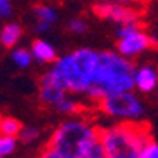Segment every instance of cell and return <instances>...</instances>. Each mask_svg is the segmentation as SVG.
I'll return each mask as SVG.
<instances>
[{
	"mask_svg": "<svg viewBox=\"0 0 158 158\" xmlns=\"http://www.w3.org/2000/svg\"><path fill=\"white\" fill-rule=\"evenodd\" d=\"M134 73L135 66L129 57L122 56L118 51H101L94 84L87 90L85 98L98 102L108 94L134 90Z\"/></svg>",
	"mask_w": 158,
	"mask_h": 158,
	"instance_id": "obj_1",
	"label": "cell"
},
{
	"mask_svg": "<svg viewBox=\"0 0 158 158\" xmlns=\"http://www.w3.org/2000/svg\"><path fill=\"white\" fill-rule=\"evenodd\" d=\"M99 139L106 149L108 158H141L144 144L148 143L149 127L141 122H116L101 127Z\"/></svg>",
	"mask_w": 158,
	"mask_h": 158,
	"instance_id": "obj_2",
	"label": "cell"
},
{
	"mask_svg": "<svg viewBox=\"0 0 158 158\" xmlns=\"http://www.w3.org/2000/svg\"><path fill=\"white\" fill-rule=\"evenodd\" d=\"M99 63V52L94 49H75L52 63V68L64 82L70 94L85 96L94 84V75Z\"/></svg>",
	"mask_w": 158,
	"mask_h": 158,
	"instance_id": "obj_3",
	"label": "cell"
},
{
	"mask_svg": "<svg viewBox=\"0 0 158 158\" xmlns=\"http://www.w3.org/2000/svg\"><path fill=\"white\" fill-rule=\"evenodd\" d=\"M99 130L87 118H71L52 130L47 146L66 158H84L87 149L99 141Z\"/></svg>",
	"mask_w": 158,
	"mask_h": 158,
	"instance_id": "obj_4",
	"label": "cell"
},
{
	"mask_svg": "<svg viewBox=\"0 0 158 158\" xmlns=\"http://www.w3.org/2000/svg\"><path fill=\"white\" fill-rule=\"evenodd\" d=\"M98 108L102 115L116 122H141L144 116L143 101L132 90L108 94L98 101Z\"/></svg>",
	"mask_w": 158,
	"mask_h": 158,
	"instance_id": "obj_5",
	"label": "cell"
},
{
	"mask_svg": "<svg viewBox=\"0 0 158 158\" xmlns=\"http://www.w3.org/2000/svg\"><path fill=\"white\" fill-rule=\"evenodd\" d=\"M116 35H118L116 51L120 52L122 56L129 57V59L139 56V54H143V52L149 51L156 45V40L144 31L137 21L118 26Z\"/></svg>",
	"mask_w": 158,
	"mask_h": 158,
	"instance_id": "obj_6",
	"label": "cell"
},
{
	"mask_svg": "<svg viewBox=\"0 0 158 158\" xmlns=\"http://www.w3.org/2000/svg\"><path fill=\"white\" fill-rule=\"evenodd\" d=\"M40 101L44 104H49V106H56L59 101L70 94V90L66 89L64 82L61 80V77L56 73L54 68H51L49 71H45L40 80Z\"/></svg>",
	"mask_w": 158,
	"mask_h": 158,
	"instance_id": "obj_7",
	"label": "cell"
},
{
	"mask_svg": "<svg viewBox=\"0 0 158 158\" xmlns=\"http://www.w3.org/2000/svg\"><path fill=\"white\" fill-rule=\"evenodd\" d=\"M92 12L101 19L113 21V23H116L118 26L132 23V21H137V14H135V10H132V7L113 4L110 0H101L98 4H94Z\"/></svg>",
	"mask_w": 158,
	"mask_h": 158,
	"instance_id": "obj_8",
	"label": "cell"
},
{
	"mask_svg": "<svg viewBox=\"0 0 158 158\" xmlns=\"http://www.w3.org/2000/svg\"><path fill=\"white\" fill-rule=\"evenodd\" d=\"M134 89L141 94H151L158 89V70L153 66L143 64L135 68Z\"/></svg>",
	"mask_w": 158,
	"mask_h": 158,
	"instance_id": "obj_9",
	"label": "cell"
},
{
	"mask_svg": "<svg viewBox=\"0 0 158 158\" xmlns=\"http://www.w3.org/2000/svg\"><path fill=\"white\" fill-rule=\"evenodd\" d=\"M33 18H35V31L45 33L51 30V26L57 21V12L54 7L47 4H38L33 7Z\"/></svg>",
	"mask_w": 158,
	"mask_h": 158,
	"instance_id": "obj_10",
	"label": "cell"
},
{
	"mask_svg": "<svg viewBox=\"0 0 158 158\" xmlns=\"http://www.w3.org/2000/svg\"><path fill=\"white\" fill-rule=\"evenodd\" d=\"M31 54H33V59L38 61V63H56L57 56H56V49L51 45L49 42L38 38L31 44Z\"/></svg>",
	"mask_w": 158,
	"mask_h": 158,
	"instance_id": "obj_11",
	"label": "cell"
},
{
	"mask_svg": "<svg viewBox=\"0 0 158 158\" xmlns=\"http://www.w3.org/2000/svg\"><path fill=\"white\" fill-rule=\"evenodd\" d=\"M23 37V28L18 23H7L0 31V42L7 49H12Z\"/></svg>",
	"mask_w": 158,
	"mask_h": 158,
	"instance_id": "obj_12",
	"label": "cell"
},
{
	"mask_svg": "<svg viewBox=\"0 0 158 158\" xmlns=\"http://www.w3.org/2000/svg\"><path fill=\"white\" fill-rule=\"evenodd\" d=\"M73 96H75V94H73ZM73 96L68 94V96H66L63 101L57 102L54 108H56L59 113H63V115H77V113H80V111H82V102L77 101Z\"/></svg>",
	"mask_w": 158,
	"mask_h": 158,
	"instance_id": "obj_13",
	"label": "cell"
},
{
	"mask_svg": "<svg viewBox=\"0 0 158 158\" xmlns=\"http://www.w3.org/2000/svg\"><path fill=\"white\" fill-rule=\"evenodd\" d=\"M21 129H23V123L18 118H14V116H2L0 130H2L4 135H19Z\"/></svg>",
	"mask_w": 158,
	"mask_h": 158,
	"instance_id": "obj_14",
	"label": "cell"
},
{
	"mask_svg": "<svg viewBox=\"0 0 158 158\" xmlns=\"http://www.w3.org/2000/svg\"><path fill=\"white\" fill-rule=\"evenodd\" d=\"M10 59H12V63L18 68L24 70V68H28L33 63V54L28 49H14V51L10 52Z\"/></svg>",
	"mask_w": 158,
	"mask_h": 158,
	"instance_id": "obj_15",
	"label": "cell"
},
{
	"mask_svg": "<svg viewBox=\"0 0 158 158\" xmlns=\"http://www.w3.org/2000/svg\"><path fill=\"white\" fill-rule=\"evenodd\" d=\"M19 137L18 135H4L0 137V156H9L10 153L16 151V146H18Z\"/></svg>",
	"mask_w": 158,
	"mask_h": 158,
	"instance_id": "obj_16",
	"label": "cell"
},
{
	"mask_svg": "<svg viewBox=\"0 0 158 158\" xmlns=\"http://www.w3.org/2000/svg\"><path fill=\"white\" fill-rule=\"evenodd\" d=\"M19 141L24 144H30L33 141H37L40 137V129L38 127H33V125H23L21 132H19Z\"/></svg>",
	"mask_w": 158,
	"mask_h": 158,
	"instance_id": "obj_17",
	"label": "cell"
},
{
	"mask_svg": "<svg viewBox=\"0 0 158 158\" xmlns=\"http://www.w3.org/2000/svg\"><path fill=\"white\" fill-rule=\"evenodd\" d=\"M84 158H108L106 149H104V146H102L101 139L96 141V143L87 149V153L84 155Z\"/></svg>",
	"mask_w": 158,
	"mask_h": 158,
	"instance_id": "obj_18",
	"label": "cell"
},
{
	"mask_svg": "<svg viewBox=\"0 0 158 158\" xmlns=\"http://www.w3.org/2000/svg\"><path fill=\"white\" fill-rule=\"evenodd\" d=\"M68 30H70L71 33H75V35H82V33L87 31V24H85L84 19L73 18V19H70V23H68Z\"/></svg>",
	"mask_w": 158,
	"mask_h": 158,
	"instance_id": "obj_19",
	"label": "cell"
},
{
	"mask_svg": "<svg viewBox=\"0 0 158 158\" xmlns=\"http://www.w3.org/2000/svg\"><path fill=\"white\" fill-rule=\"evenodd\" d=\"M141 158H158V143L153 139H149L148 143L144 144Z\"/></svg>",
	"mask_w": 158,
	"mask_h": 158,
	"instance_id": "obj_20",
	"label": "cell"
},
{
	"mask_svg": "<svg viewBox=\"0 0 158 158\" xmlns=\"http://www.w3.org/2000/svg\"><path fill=\"white\" fill-rule=\"evenodd\" d=\"M14 12V7H12V2L10 0H0V16L4 19L10 18Z\"/></svg>",
	"mask_w": 158,
	"mask_h": 158,
	"instance_id": "obj_21",
	"label": "cell"
},
{
	"mask_svg": "<svg viewBox=\"0 0 158 158\" xmlns=\"http://www.w3.org/2000/svg\"><path fill=\"white\" fill-rule=\"evenodd\" d=\"M38 158H66V156H63L61 153H57V151H54L52 148L47 146L42 153H40V156H38Z\"/></svg>",
	"mask_w": 158,
	"mask_h": 158,
	"instance_id": "obj_22",
	"label": "cell"
},
{
	"mask_svg": "<svg viewBox=\"0 0 158 158\" xmlns=\"http://www.w3.org/2000/svg\"><path fill=\"white\" fill-rule=\"evenodd\" d=\"M110 2H113V4H120V5H127V7H130V5H134L137 0H110Z\"/></svg>",
	"mask_w": 158,
	"mask_h": 158,
	"instance_id": "obj_23",
	"label": "cell"
}]
</instances>
